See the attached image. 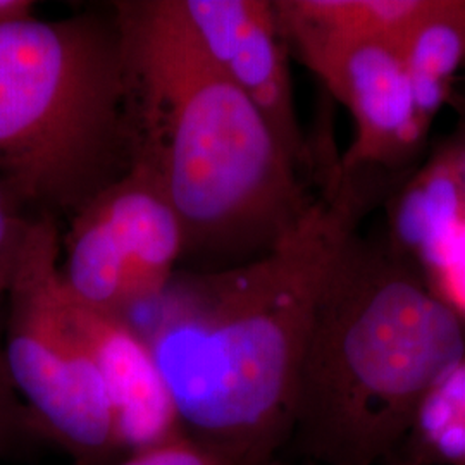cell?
<instances>
[{"instance_id":"cell-2","label":"cell","mask_w":465,"mask_h":465,"mask_svg":"<svg viewBox=\"0 0 465 465\" xmlns=\"http://www.w3.org/2000/svg\"><path fill=\"white\" fill-rule=\"evenodd\" d=\"M113 17L130 167L164 192L188 252L242 262L266 253L312 200L300 167L200 50L173 0L117 2Z\"/></svg>"},{"instance_id":"cell-10","label":"cell","mask_w":465,"mask_h":465,"mask_svg":"<svg viewBox=\"0 0 465 465\" xmlns=\"http://www.w3.org/2000/svg\"><path fill=\"white\" fill-rule=\"evenodd\" d=\"M431 0H274L290 54L322 44L399 42Z\"/></svg>"},{"instance_id":"cell-12","label":"cell","mask_w":465,"mask_h":465,"mask_svg":"<svg viewBox=\"0 0 465 465\" xmlns=\"http://www.w3.org/2000/svg\"><path fill=\"white\" fill-rule=\"evenodd\" d=\"M417 271L465 321V224L432 250Z\"/></svg>"},{"instance_id":"cell-9","label":"cell","mask_w":465,"mask_h":465,"mask_svg":"<svg viewBox=\"0 0 465 465\" xmlns=\"http://www.w3.org/2000/svg\"><path fill=\"white\" fill-rule=\"evenodd\" d=\"M67 300L73 324L99 367L119 453L184 434L166 381L134 324L124 317L90 311L69 295Z\"/></svg>"},{"instance_id":"cell-5","label":"cell","mask_w":465,"mask_h":465,"mask_svg":"<svg viewBox=\"0 0 465 465\" xmlns=\"http://www.w3.org/2000/svg\"><path fill=\"white\" fill-rule=\"evenodd\" d=\"M59 219L34 217L5 295L2 361L25 416L80 464L119 453L99 367L73 324Z\"/></svg>"},{"instance_id":"cell-17","label":"cell","mask_w":465,"mask_h":465,"mask_svg":"<svg viewBox=\"0 0 465 465\" xmlns=\"http://www.w3.org/2000/svg\"><path fill=\"white\" fill-rule=\"evenodd\" d=\"M464 69H465V64H464Z\"/></svg>"},{"instance_id":"cell-11","label":"cell","mask_w":465,"mask_h":465,"mask_svg":"<svg viewBox=\"0 0 465 465\" xmlns=\"http://www.w3.org/2000/svg\"><path fill=\"white\" fill-rule=\"evenodd\" d=\"M417 114L430 132L465 64V0H431L397 42Z\"/></svg>"},{"instance_id":"cell-16","label":"cell","mask_w":465,"mask_h":465,"mask_svg":"<svg viewBox=\"0 0 465 465\" xmlns=\"http://www.w3.org/2000/svg\"><path fill=\"white\" fill-rule=\"evenodd\" d=\"M35 4L30 0H0V25L17 17L34 15Z\"/></svg>"},{"instance_id":"cell-14","label":"cell","mask_w":465,"mask_h":465,"mask_svg":"<svg viewBox=\"0 0 465 465\" xmlns=\"http://www.w3.org/2000/svg\"><path fill=\"white\" fill-rule=\"evenodd\" d=\"M116 465H232L214 450L203 447L199 441L182 434L164 443L128 453Z\"/></svg>"},{"instance_id":"cell-15","label":"cell","mask_w":465,"mask_h":465,"mask_svg":"<svg viewBox=\"0 0 465 465\" xmlns=\"http://www.w3.org/2000/svg\"><path fill=\"white\" fill-rule=\"evenodd\" d=\"M21 414H25L23 405L19 403L16 393L11 386L7 371L2 361V351H0V438L7 432L11 422Z\"/></svg>"},{"instance_id":"cell-3","label":"cell","mask_w":465,"mask_h":465,"mask_svg":"<svg viewBox=\"0 0 465 465\" xmlns=\"http://www.w3.org/2000/svg\"><path fill=\"white\" fill-rule=\"evenodd\" d=\"M464 364V319L390 245L355 232L317 303L290 441L312 465H376Z\"/></svg>"},{"instance_id":"cell-13","label":"cell","mask_w":465,"mask_h":465,"mask_svg":"<svg viewBox=\"0 0 465 465\" xmlns=\"http://www.w3.org/2000/svg\"><path fill=\"white\" fill-rule=\"evenodd\" d=\"M34 217L0 182V299H5L15 280Z\"/></svg>"},{"instance_id":"cell-1","label":"cell","mask_w":465,"mask_h":465,"mask_svg":"<svg viewBox=\"0 0 465 465\" xmlns=\"http://www.w3.org/2000/svg\"><path fill=\"white\" fill-rule=\"evenodd\" d=\"M369 173L336 163L266 253L176 274L128 319L149 345L184 434L232 465H271L290 441L322 288L376 199Z\"/></svg>"},{"instance_id":"cell-7","label":"cell","mask_w":465,"mask_h":465,"mask_svg":"<svg viewBox=\"0 0 465 465\" xmlns=\"http://www.w3.org/2000/svg\"><path fill=\"white\" fill-rule=\"evenodd\" d=\"M293 54L353 119V142L338 161L341 171H395L416 157L430 132L417 114L395 42L322 44Z\"/></svg>"},{"instance_id":"cell-8","label":"cell","mask_w":465,"mask_h":465,"mask_svg":"<svg viewBox=\"0 0 465 465\" xmlns=\"http://www.w3.org/2000/svg\"><path fill=\"white\" fill-rule=\"evenodd\" d=\"M186 30L209 61L259 109L302 169L311 152L300 128L290 49L272 2L173 0Z\"/></svg>"},{"instance_id":"cell-6","label":"cell","mask_w":465,"mask_h":465,"mask_svg":"<svg viewBox=\"0 0 465 465\" xmlns=\"http://www.w3.org/2000/svg\"><path fill=\"white\" fill-rule=\"evenodd\" d=\"M184 252L178 213L147 173L130 167L69 217L61 276L78 305L130 319L164 293Z\"/></svg>"},{"instance_id":"cell-4","label":"cell","mask_w":465,"mask_h":465,"mask_svg":"<svg viewBox=\"0 0 465 465\" xmlns=\"http://www.w3.org/2000/svg\"><path fill=\"white\" fill-rule=\"evenodd\" d=\"M130 169L114 17L0 25V182L35 216L71 217Z\"/></svg>"}]
</instances>
